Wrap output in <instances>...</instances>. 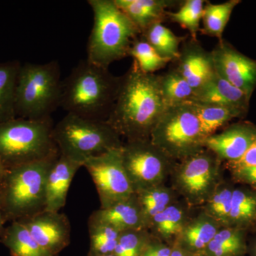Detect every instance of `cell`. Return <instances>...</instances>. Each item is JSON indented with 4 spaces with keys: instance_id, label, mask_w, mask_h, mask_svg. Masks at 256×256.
I'll use <instances>...</instances> for the list:
<instances>
[{
    "instance_id": "52a82bcc",
    "label": "cell",
    "mask_w": 256,
    "mask_h": 256,
    "mask_svg": "<svg viewBox=\"0 0 256 256\" xmlns=\"http://www.w3.org/2000/svg\"><path fill=\"white\" fill-rule=\"evenodd\" d=\"M53 138L60 154L82 166L89 158L124 144L120 136L106 121L68 114L54 127Z\"/></svg>"
},
{
    "instance_id": "ac0fdd59",
    "label": "cell",
    "mask_w": 256,
    "mask_h": 256,
    "mask_svg": "<svg viewBox=\"0 0 256 256\" xmlns=\"http://www.w3.org/2000/svg\"><path fill=\"white\" fill-rule=\"evenodd\" d=\"M250 99L242 90L216 73L195 92L192 102L228 106L246 112Z\"/></svg>"
},
{
    "instance_id": "d590c367",
    "label": "cell",
    "mask_w": 256,
    "mask_h": 256,
    "mask_svg": "<svg viewBox=\"0 0 256 256\" xmlns=\"http://www.w3.org/2000/svg\"><path fill=\"white\" fill-rule=\"evenodd\" d=\"M172 246L152 237L140 256H170Z\"/></svg>"
},
{
    "instance_id": "44dd1931",
    "label": "cell",
    "mask_w": 256,
    "mask_h": 256,
    "mask_svg": "<svg viewBox=\"0 0 256 256\" xmlns=\"http://www.w3.org/2000/svg\"><path fill=\"white\" fill-rule=\"evenodd\" d=\"M188 204L178 201L156 216L150 225V233L154 238L172 246L190 220Z\"/></svg>"
},
{
    "instance_id": "4316f807",
    "label": "cell",
    "mask_w": 256,
    "mask_h": 256,
    "mask_svg": "<svg viewBox=\"0 0 256 256\" xmlns=\"http://www.w3.org/2000/svg\"><path fill=\"white\" fill-rule=\"evenodd\" d=\"M140 35L161 56L172 62L178 58L182 44L186 40V37L176 36L162 23L154 24Z\"/></svg>"
},
{
    "instance_id": "2e32d148",
    "label": "cell",
    "mask_w": 256,
    "mask_h": 256,
    "mask_svg": "<svg viewBox=\"0 0 256 256\" xmlns=\"http://www.w3.org/2000/svg\"><path fill=\"white\" fill-rule=\"evenodd\" d=\"M82 164L60 154L48 172L45 210L57 212L65 206L70 184Z\"/></svg>"
},
{
    "instance_id": "8fae6325",
    "label": "cell",
    "mask_w": 256,
    "mask_h": 256,
    "mask_svg": "<svg viewBox=\"0 0 256 256\" xmlns=\"http://www.w3.org/2000/svg\"><path fill=\"white\" fill-rule=\"evenodd\" d=\"M82 166L88 170L95 184L101 208H109L134 194L122 165L121 148L92 156Z\"/></svg>"
},
{
    "instance_id": "603a6c76",
    "label": "cell",
    "mask_w": 256,
    "mask_h": 256,
    "mask_svg": "<svg viewBox=\"0 0 256 256\" xmlns=\"http://www.w3.org/2000/svg\"><path fill=\"white\" fill-rule=\"evenodd\" d=\"M134 194L148 229L156 216L176 201V192L165 184L140 190Z\"/></svg>"
},
{
    "instance_id": "8992f818",
    "label": "cell",
    "mask_w": 256,
    "mask_h": 256,
    "mask_svg": "<svg viewBox=\"0 0 256 256\" xmlns=\"http://www.w3.org/2000/svg\"><path fill=\"white\" fill-rule=\"evenodd\" d=\"M52 118H16L0 124V162L6 170L60 152Z\"/></svg>"
},
{
    "instance_id": "83f0119b",
    "label": "cell",
    "mask_w": 256,
    "mask_h": 256,
    "mask_svg": "<svg viewBox=\"0 0 256 256\" xmlns=\"http://www.w3.org/2000/svg\"><path fill=\"white\" fill-rule=\"evenodd\" d=\"M239 0H229L220 4H212L206 2L204 8L201 31L204 34L223 40V34L236 6L240 4Z\"/></svg>"
},
{
    "instance_id": "74e56055",
    "label": "cell",
    "mask_w": 256,
    "mask_h": 256,
    "mask_svg": "<svg viewBox=\"0 0 256 256\" xmlns=\"http://www.w3.org/2000/svg\"><path fill=\"white\" fill-rule=\"evenodd\" d=\"M232 174L239 182L246 184L256 188V166L230 170Z\"/></svg>"
},
{
    "instance_id": "4dcf8cb0",
    "label": "cell",
    "mask_w": 256,
    "mask_h": 256,
    "mask_svg": "<svg viewBox=\"0 0 256 256\" xmlns=\"http://www.w3.org/2000/svg\"><path fill=\"white\" fill-rule=\"evenodd\" d=\"M88 230L90 248L88 256H104L114 254L121 232L109 224L90 217Z\"/></svg>"
},
{
    "instance_id": "ba28073f",
    "label": "cell",
    "mask_w": 256,
    "mask_h": 256,
    "mask_svg": "<svg viewBox=\"0 0 256 256\" xmlns=\"http://www.w3.org/2000/svg\"><path fill=\"white\" fill-rule=\"evenodd\" d=\"M150 139L176 162L205 149V138L192 102L168 108L153 128Z\"/></svg>"
},
{
    "instance_id": "5bb4252c",
    "label": "cell",
    "mask_w": 256,
    "mask_h": 256,
    "mask_svg": "<svg viewBox=\"0 0 256 256\" xmlns=\"http://www.w3.org/2000/svg\"><path fill=\"white\" fill-rule=\"evenodd\" d=\"M173 62H175L174 70L195 92L216 73L212 52L205 50L193 38L183 42L178 58Z\"/></svg>"
},
{
    "instance_id": "60d3db41",
    "label": "cell",
    "mask_w": 256,
    "mask_h": 256,
    "mask_svg": "<svg viewBox=\"0 0 256 256\" xmlns=\"http://www.w3.org/2000/svg\"><path fill=\"white\" fill-rule=\"evenodd\" d=\"M6 170L4 168V165L2 163L0 162V186H1L4 180L5 174H6Z\"/></svg>"
},
{
    "instance_id": "484cf974",
    "label": "cell",
    "mask_w": 256,
    "mask_h": 256,
    "mask_svg": "<svg viewBox=\"0 0 256 256\" xmlns=\"http://www.w3.org/2000/svg\"><path fill=\"white\" fill-rule=\"evenodd\" d=\"M192 104L194 106L205 139L215 134L217 130L228 124L229 121L245 114L242 110L228 106L196 102Z\"/></svg>"
},
{
    "instance_id": "f1b7e54d",
    "label": "cell",
    "mask_w": 256,
    "mask_h": 256,
    "mask_svg": "<svg viewBox=\"0 0 256 256\" xmlns=\"http://www.w3.org/2000/svg\"><path fill=\"white\" fill-rule=\"evenodd\" d=\"M159 84L162 96L168 108L192 102L194 98L195 90L174 68L159 75Z\"/></svg>"
},
{
    "instance_id": "9a60e30c",
    "label": "cell",
    "mask_w": 256,
    "mask_h": 256,
    "mask_svg": "<svg viewBox=\"0 0 256 256\" xmlns=\"http://www.w3.org/2000/svg\"><path fill=\"white\" fill-rule=\"evenodd\" d=\"M256 140V126L250 124H232L218 134L205 139L204 146L222 161H237Z\"/></svg>"
},
{
    "instance_id": "f35d334b",
    "label": "cell",
    "mask_w": 256,
    "mask_h": 256,
    "mask_svg": "<svg viewBox=\"0 0 256 256\" xmlns=\"http://www.w3.org/2000/svg\"><path fill=\"white\" fill-rule=\"evenodd\" d=\"M6 213H5L4 204H3L2 196L1 192H0V238L2 236L6 228L5 224L8 222Z\"/></svg>"
},
{
    "instance_id": "6da1fadb",
    "label": "cell",
    "mask_w": 256,
    "mask_h": 256,
    "mask_svg": "<svg viewBox=\"0 0 256 256\" xmlns=\"http://www.w3.org/2000/svg\"><path fill=\"white\" fill-rule=\"evenodd\" d=\"M159 75L146 74L132 62L122 76L114 107L106 122L126 141L150 139L153 128L166 110Z\"/></svg>"
},
{
    "instance_id": "d6a6232c",
    "label": "cell",
    "mask_w": 256,
    "mask_h": 256,
    "mask_svg": "<svg viewBox=\"0 0 256 256\" xmlns=\"http://www.w3.org/2000/svg\"><path fill=\"white\" fill-rule=\"evenodd\" d=\"M129 56L146 74H154L172 62L161 56L141 35L132 42Z\"/></svg>"
},
{
    "instance_id": "3957f363",
    "label": "cell",
    "mask_w": 256,
    "mask_h": 256,
    "mask_svg": "<svg viewBox=\"0 0 256 256\" xmlns=\"http://www.w3.org/2000/svg\"><path fill=\"white\" fill-rule=\"evenodd\" d=\"M94 25L87 45L88 62L108 68L129 56L132 42L141 34L114 0H88Z\"/></svg>"
},
{
    "instance_id": "30bf717a",
    "label": "cell",
    "mask_w": 256,
    "mask_h": 256,
    "mask_svg": "<svg viewBox=\"0 0 256 256\" xmlns=\"http://www.w3.org/2000/svg\"><path fill=\"white\" fill-rule=\"evenodd\" d=\"M121 156L134 192L164 184L178 162L154 146L150 139L126 141L121 146Z\"/></svg>"
},
{
    "instance_id": "d4e9b609",
    "label": "cell",
    "mask_w": 256,
    "mask_h": 256,
    "mask_svg": "<svg viewBox=\"0 0 256 256\" xmlns=\"http://www.w3.org/2000/svg\"><path fill=\"white\" fill-rule=\"evenodd\" d=\"M247 252L244 230L234 227H222L203 254L205 256H244Z\"/></svg>"
},
{
    "instance_id": "ffe728a7",
    "label": "cell",
    "mask_w": 256,
    "mask_h": 256,
    "mask_svg": "<svg viewBox=\"0 0 256 256\" xmlns=\"http://www.w3.org/2000/svg\"><path fill=\"white\" fill-rule=\"evenodd\" d=\"M90 217L109 224L120 232L136 229L148 230L136 194L109 208H100L95 210Z\"/></svg>"
},
{
    "instance_id": "1f68e13d",
    "label": "cell",
    "mask_w": 256,
    "mask_h": 256,
    "mask_svg": "<svg viewBox=\"0 0 256 256\" xmlns=\"http://www.w3.org/2000/svg\"><path fill=\"white\" fill-rule=\"evenodd\" d=\"M234 190L228 184L220 182L203 205V212L222 227H228Z\"/></svg>"
},
{
    "instance_id": "ab89813d",
    "label": "cell",
    "mask_w": 256,
    "mask_h": 256,
    "mask_svg": "<svg viewBox=\"0 0 256 256\" xmlns=\"http://www.w3.org/2000/svg\"><path fill=\"white\" fill-rule=\"evenodd\" d=\"M194 254L186 252L183 248L178 246L176 244H173L171 256H194Z\"/></svg>"
},
{
    "instance_id": "277c9868",
    "label": "cell",
    "mask_w": 256,
    "mask_h": 256,
    "mask_svg": "<svg viewBox=\"0 0 256 256\" xmlns=\"http://www.w3.org/2000/svg\"><path fill=\"white\" fill-rule=\"evenodd\" d=\"M60 154L6 170L0 192L8 222L45 210L47 176Z\"/></svg>"
},
{
    "instance_id": "cb8c5ba5",
    "label": "cell",
    "mask_w": 256,
    "mask_h": 256,
    "mask_svg": "<svg viewBox=\"0 0 256 256\" xmlns=\"http://www.w3.org/2000/svg\"><path fill=\"white\" fill-rule=\"evenodd\" d=\"M21 65L18 60L0 63V124L16 118L15 92Z\"/></svg>"
},
{
    "instance_id": "7bdbcfd3",
    "label": "cell",
    "mask_w": 256,
    "mask_h": 256,
    "mask_svg": "<svg viewBox=\"0 0 256 256\" xmlns=\"http://www.w3.org/2000/svg\"><path fill=\"white\" fill-rule=\"evenodd\" d=\"M194 256H205L203 254H195Z\"/></svg>"
},
{
    "instance_id": "836d02e7",
    "label": "cell",
    "mask_w": 256,
    "mask_h": 256,
    "mask_svg": "<svg viewBox=\"0 0 256 256\" xmlns=\"http://www.w3.org/2000/svg\"><path fill=\"white\" fill-rule=\"evenodd\" d=\"M204 0H186L174 12H168V18L178 24L190 32L192 38L196 40L197 32L200 30V22L203 16Z\"/></svg>"
},
{
    "instance_id": "7402d4cb",
    "label": "cell",
    "mask_w": 256,
    "mask_h": 256,
    "mask_svg": "<svg viewBox=\"0 0 256 256\" xmlns=\"http://www.w3.org/2000/svg\"><path fill=\"white\" fill-rule=\"evenodd\" d=\"M0 242L9 249L12 256H55L42 248L18 220L6 227Z\"/></svg>"
},
{
    "instance_id": "5b68a950",
    "label": "cell",
    "mask_w": 256,
    "mask_h": 256,
    "mask_svg": "<svg viewBox=\"0 0 256 256\" xmlns=\"http://www.w3.org/2000/svg\"><path fill=\"white\" fill-rule=\"evenodd\" d=\"M62 85L57 60L21 65L15 92L16 118H52L50 114L60 106Z\"/></svg>"
},
{
    "instance_id": "b9f144b4",
    "label": "cell",
    "mask_w": 256,
    "mask_h": 256,
    "mask_svg": "<svg viewBox=\"0 0 256 256\" xmlns=\"http://www.w3.org/2000/svg\"><path fill=\"white\" fill-rule=\"evenodd\" d=\"M248 252L250 254V256H256V240L252 242V246L248 247Z\"/></svg>"
},
{
    "instance_id": "e0dca14e",
    "label": "cell",
    "mask_w": 256,
    "mask_h": 256,
    "mask_svg": "<svg viewBox=\"0 0 256 256\" xmlns=\"http://www.w3.org/2000/svg\"><path fill=\"white\" fill-rule=\"evenodd\" d=\"M119 9L127 15L142 34L156 23L168 18V9L181 6L176 0H114Z\"/></svg>"
},
{
    "instance_id": "7a4b0ae2",
    "label": "cell",
    "mask_w": 256,
    "mask_h": 256,
    "mask_svg": "<svg viewBox=\"0 0 256 256\" xmlns=\"http://www.w3.org/2000/svg\"><path fill=\"white\" fill-rule=\"evenodd\" d=\"M122 76L109 69L82 60L62 85L60 106L67 114L106 121L114 107Z\"/></svg>"
},
{
    "instance_id": "e575fe53",
    "label": "cell",
    "mask_w": 256,
    "mask_h": 256,
    "mask_svg": "<svg viewBox=\"0 0 256 256\" xmlns=\"http://www.w3.org/2000/svg\"><path fill=\"white\" fill-rule=\"evenodd\" d=\"M152 237L146 229L121 232L114 254L116 256H140Z\"/></svg>"
},
{
    "instance_id": "8d00e7d4",
    "label": "cell",
    "mask_w": 256,
    "mask_h": 256,
    "mask_svg": "<svg viewBox=\"0 0 256 256\" xmlns=\"http://www.w3.org/2000/svg\"><path fill=\"white\" fill-rule=\"evenodd\" d=\"M228 166L230 170L256 166V140L242 158L237 161L228 162Z\"/></svg>"
},
{
    "instance_id": "9c48e42d",
    "label": "cell",
    "mask_w": 256,
    "mask_h": 256,
    "mask_svg": "<svg viewBox=\"0 0 256 256\" xmlns=\"http://www.w3.org/2000/svg\"><path fill=\"white\" fill-rule=\"evenodd\" d=\"M222 160L208 150L178 162L172 188L190 206L204 204L222 180Z\"/></svg>"
},
{
    "instance_id": "d6986e66",
    "label": "cell",
    "mask_w": 256,
    "mask_h": 256,
    "mask_svg": "<svg viewBox=\"0 0 256 256\" xmlns=\"http://www.w3.org/2000/svg\"><path fill=\"white\" fill-rule=\"evenodd\" d=\"M220 228L214 220L202 212L188 220L174 244L194 255L203 254Z\"/></svg>"
},
{
    "instance_id": "7c38bea8",
    "label": "cell",
    "mask_w": 256,
    "mask_h": 256,
    "mask_svg": "<svg viewBox=\"0 0 256 256\" xmlns=\"http://www.w3.org/2000/svg\"><path fill=\"white\" fill-rule=\"evenodd\" d=\"M210 52L216 73L250 99L256 88V60L223 40Z\"/></svg>"
},
{
    "instance_id": "4fadbf2b",
    "label": "cell",
    "mask_w": 256,
    "mask_h": 256,
    "mask_svg": "<svg viewBox=\"0 0 256 256\" xmlns=\"http://www.w3.org/2000/svg\"><path fill=\"white\" fill-rule=\"evenodd\" d=\"M18 222L23 224L36 242L53 256H58L70 244V224L64 214L43 210Z\"/></svg>"
},
{
    "instance_id": "f546056e",
    "label": "cell",
    "mask_w": 256,
    "mask_h": 256,
    "mask_svg": "<svg viewBox=\"0 0 256 256\" xmlns=\"http://www.w3.org/2000/svg\"><path fill=\"white\" fill-rule=\"evenodd\" d=\"M256 220V192L234 188L228 227L244 230Z\"/></svg>"
},
{
    "instance_id": "ee69618b",
    "label": "cell",
    "mask_w": 256,
    "mask_h": 256,
    "mask_svg": "<svg viewBox=\"0 0 256 256\" xmlns=\"http://www.w3.org/2000/svg\"><path fill=\"white\" fill-rule=\"evenodd\" d=\"M104 256H116L114 254H110V255Z\"/></svg>"
}]
</instances>
